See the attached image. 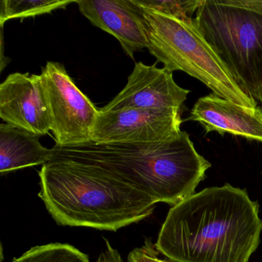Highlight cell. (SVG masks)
I'll list each match as a JSON object with an SVG mask.
<instances>
[{
	"label": "cell",
	"instance_id": "6da1fadb",
	"mask_svg": "<svg viewBox=\"0 0 262 262\" xmlns=\"http://www.w3.org/2000/svg\"><path fill=\"white\" fill-rule=\"evenodd\" d=\"M261 232L258 202L225 184L171 207L155 245L171 261L248 262Z\"/></svg>",
	"mask_w": 262,
	"mask_h": 262
},
{
	"label": "cell",
	"instance_id": "7a4b0ae2",
	"mask_svg": "<svg viewBox=\"0 0 262 262\" xmlns=\"http://www.w3.org/2000/svg\"><path fill=\"white\" fill-rule=\"evenodd\" d=\"M50 161L96 167L149 195L174 206L195 193L211 163L201 156L188 133L154 143L96 144L53 148Z\"/></svg>",
	"mask_w": 262,
	"mask_h": 262
},
{
	"label": "cell",
	"instance_id": "3957f363",
	"mask_svg": "<svg viewBox=\"0 0 262 262\" xmlns=\"http://www.w3.org/2000/svg\"><path fill=\"white\" fill-rule=\"evenodd\" d=\"M39 197L59 225L116 231L152 214L145 193L91 165L50 161L39 171Z\"/></svg>",
	"mask_w": 262,
	"mask_h": 262
},
{
	"label": "cell",
	"instance_id": "277c9868",
	"mask_svg": "<svg viewBox=\"0 0 262 262\" xmlns=\"http://www.w3.org/2000/svg\"><path fill=\"white\" fill-rule=\"evenodd\" d=\"M193 24L237 87L262 103V0H201Z\"/></svg>",
	"mask_w": 262,
	"mask_h": 262
},
{
	"label": "cell",
	"instance_id": "5b68a950",
	"mask_svg": "<svg viewBox=\"0 0 262 262\" xmlns=\"http://www.w3.org/2000/svg\"><path fill=\"white\" fill-rule=\"evenodd\" d=\"M139 7L143 16L147 49L164 68L172 73L185 72L221 98L248 108L257 107V102L245 95L225 71L193 21L185 22Z\"/></svg>",
	"mask_w": 262,
	"mask_h": 262
},
{
	"label": "cell",
	"instance_id": "8992f818",
	"mask_svg": "<svg viewBox=\"0 0 262 262\" xmlns=\"http://www.w3.org/2000/svg\"><path fill=\"white\" fill-rule=\"evenodd\" d=\"M56 145L92 142L99 110L78 88L62 64L48 62L41 72Z\"/></svg>",
	"mask_w": 262,
	"mask_h": 262
},
{
	"label": "cell",
	"instance_id": "52a82bcc",
	"mask_svg": "<svg viewBox=\"0 0 262 262\" xmlns=\"http://www.w3.org/2000/svg\"><path fill=\"white\" fill-rule=\"evenodd\" d=\"M99 111L93 143H154L168 140L182 131V110Z\"/></svg>",
	"mask_w": 262,
	"mask_h": 262
},
{
	"label": "cell",
	"instance_id": "ba28073f",
	"mask_svg": "<svg viewBox=\"0 0 262 262\" xmlns=\"http://www.w3.org/2000/svg\"><path fill=\"white\" fill-rule=\"evenodd\" d=\"M189 93L176 84L166 69L136 62L123 90L100 110H182Z\"/></svg>",
	"mask_w": 262,
	"mask_h": 262
},
{
	"label": "cell",
	"instance_id": "9c48e42d",
	"mask_svg": "<svg viewBox=\"0 0 262 262\" xmlns=\"http://www.w3.org/2000/svg\"><path fill=\"white\" fill-rule=\"evenodd\" d=\"M0 118L40 137L51 131V116L40 75L12 73L1 83Z\"/></svg>",
	"mask_w": 262,
	"mask_h": 262
},
{
	"label": "cell",
	"instance_id": "30bf717a",
	"mask_svg": "<svg viewBox=\"0 0 262 262\" xmlns=\"http://www.w3.org/2000/svg\"><path fill=\"white\" fill-rule=\"evenodd\" d=\"M76 4L94 27L119 41L131 59L148 47L142 10L136 0H79Z\"/></svg>",
	"mask_w": 262,
	"mask_h": 262
},
{
	"label": "cell",
	"instance_id": "8fae6325",
	"mask_svg": "<svg viewBox=\"0 0 262 262\" xmlns=\"http://www.w3.org/2000/svg\"><path fill=\"white\" fill-rule=\"evenodd\" d=\"M188 120L198 122L206 133H230L262 142V108H248L214 93L200 98Z\"/></svg>",
	"mask_w": 262,
	"mask_h": 262
},
{
	"label": "cell",
	"instance_id": "7c38bea8",
	"mask_svg": "<svg viewBox=\"0 0 262 262\" xmlns=\"http://www.w3.org/2000/svg\"><path fill=\"white\" fill-rule=\"evenodd\" d=\"M40 136L7 123L0 125V172L5 174L27 167L45 165L53 149L42 146Z\"/></svg>",
	"mask_w": 262,
	"mask_h": 262
},
{
	"label": "cell",
	"instance_id": "4fadbf2b",
	"mask_svg": "<svg viewBox=\"0 0 262 262\" xmlns=\"http://www.w3.org/2000/svg\"><path fill=\"white\" fill-rule=\"evenodd\" d=\"M73 0H3L0 3V25L10 19L34 17L66 9Z\"/></svg>",
	"mask_w": 262,
	"mask_h": 262
},
{
	"label": "cell",
	"instance_id": "5bb4252c",
	"mask_svg": "<svg viewBox=\"0 0 262 262\" xmlns=\"http://www.w3.org/2000/svg\"><path fill=\"white\" fill-rule=\"evenodd\" d=\"M11 262H90V259L73 245L50 243L33 247Z\"/></svg>",
	"mask_w": 262,
	"mask_h": 262
},
{
	"label": "cell",
	"instance_id": "9a60e30c",
	"mask_svg": "<svg viewBox=\"0 0 262 262\" xmlns=\"http://www.w3.org/2000/svg\"><path fill=\"white\" fill-rule=\"evenodd\" d=\"M136 2L141 7L156 10L180 20L191 22L193 21L191 16L197 10L201 0H191V1L136 0Z\"/></svg>",
	"mask_w": 262,
	"mask_h": 262
},
{
	"label": "cell",
	"instance_id": "2e32d148",
	"mask_svg": "<svg viewBox=\"0 0 262 262\" xmlns=\"http://www.w3.org/2000/svg\"><path fill=\"white\" fill-rule=\"evenodd\" d=\"M128 262H174L171 260H162L159 257V251L150 237L145 239L142 247L134 248L128 254Z\"/></svg>",
	"mask_w": 262,
	"mask_h": 262
},
{
	"label": "cell",
	"instance_id": "e0dca14e",
	"mask_svg": "<svg viewBox=\"0 0 262 262\" xmlns=\"http://www.w3.org/2000/svg\"><path fill=\"white\" fill-rule=\"evenodd\" d=\"M105 248L98 258L97 262H124L119 251L105 239Z\"/></svg>",
	"mask_w": 262,
	"mask_h": 262
}]
</instances>
